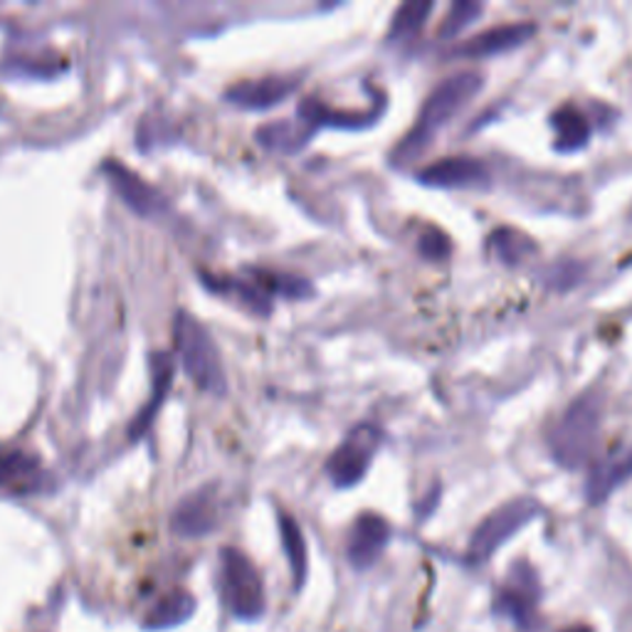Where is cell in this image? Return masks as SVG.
<instances>
[{
    "instance_id": "6da1fadb",
    "label": "cell",
    "mask_w": 632,
    "mask_h": 632,
    "mask_svg": "<svg viewBox=\"0 0 632 632\" xmlns=\"http://www.w3.org/2000/svg\"><path fill=\"white\" fill-rule=\"evenodd\" d=\"M482 85H484L482 75L472 73V69L457 73L453 77H447L443 85H437L433 89V95L425 99L415 127L407 131L405 139L401 141V146L395 149L393 159L403 163V161H413L415 156H421L423 151L431 146V141L435 139L437 131H440L447 121L455 119L467 105H470V101L479 95Z\"/></svg>"
},
{
    "instance_id": "7a4b0ae2",
    "label": "cell",
    "mask_w": 632,
    "mask_h": 632,
    "mask_svg": "<svg viewBox=\"0 0 632 632\" xmlns=\"http://www.w3.org/2000/svg\"><path fill=\"white\" fill-rule=\"evenodd\" d=\"M600 423H603V395L590 391L576 397L548 433L554 460L566 470L584 467L596 450Z\"/></svg>"
},
{
    "instance_id": "3957f363",
    "label": "cell",
    "mask_w": 632,
    "mask_h": 632,
    "mask_svg": "<svg viewBox=\"0 0 632 632\" xmlns=\"http://www.w3.org/2000/svg\"><path fill=\"white\" fill-rule=\"evenodd\" d=\"M173 341H176L183 369H186L190 381L196 383L200 391L218 397L228 393V381L226 371H222L218 346L213 341L210 331L196 316L188 312H178L176 322H173Z\"/></svg>"
},
{
    "instance_id": "277c9868",
    "label": "cell",
    "mask_w": 632,
    "mask_h": 632,
    "mask_svg": "<svg viewBox=\"0 0 632 632\" xmlns=\"http://www.w3.org/2000/svg\"><path fill=\"white\" fill-rule=\"evenodd\" d=\"M220 596L230 613L240 620H258L268 608L260 570L240 548L220 552Z\"/></svg>"
},
{
    "instance_id": "5b68a950",
    "label": "cell",
    "mask_w": 632,
    "mask_h": 632,
    "mask_svg": "<svg viewBox=\"0 0 632 632\" xmlns=\"http://www.w3.org/2000/svg\"><path fill=\"white\" fill-rule=\"evenodd\" d=\"M536 516H542V504L532 497H519L497 506L492 514L482 519V524L475 529L467 546V558L470 564H484L502 548L509 538L522 532L526 524H532Z\"/></svg>"
},
{
    "instance_id": "8992f818",
    "label": "cell",
    "mask_w": 632,
    "mask_h": 632,
    "mask_svg": "<svg viewBox=\"0 0 632 632\" xmlns=\"http://www.w3.org/2000/svg\"><path fill=\"white\" fill-rule=\"evenodd\" d=\"M383 443V433L371 423L356 425L353 431L344 437V443L331 453L329 462H326V475H329L331 484L339 489L356 487L369 472L373 462V455L379 453Z\"/></svg>"
},
{
    "instance_id": "52a82bcc",
    "label": "cell",
    "mask_w": 632,
    "mask_h": 632,
    "mask_svg": "<svg viewBox=\"0 0 632 632\" xmlns=\"http://www.w3.org/2000/svg\"><path fill=\"white\" fill-rule=\"evenodd\" d=\"M538 588L536 570L519 560V564L509 570L504 586L497 590L492 610L497 615L509 618L519 628H532L536 623V608H538Z\"/></svg>"
},
{
    "instance_id": "ba28073f",
    "label": "cell",
    "mask_w": 632,
    "mask_h": 632,
    "mask_svg": "<svg viewBox=\"0 0 632 632\" xmlns=\"http://www.w3.org/2000/svg\"><path fill=\"white\" fill-rule=\"evenodd\" d=\"M105 173H107V181L111 183V188L117 190V196L124 200V206L134 210L137 216L159 218L168 213L166 196H163L156 186H151V183L141 178L134 168H129L124 166V163L109 159L105 163Z\"/></svg>"
},
{
    "instance_id": "9c48e42d",
    "label": "cell",
    "mask_w": 632,
    "mask_h": 632,
    "mask_svg": "<svg viewBox=\"0 0 632 632\" xmlns=\"http://www.w3.org/2000/svg\"><path fill=\"white\" fill-rule=\"evenodd\" d=\"M220 524V502H218V489L216 484H206L183 497L178 506L173 509L171 529L178 536L198 538L208 536Z\"/></svg>"
},
{
    "instance_id": "30bf717a",
    "label": "cell",
    "mask_w": 632,
    "mask_h": 632,
    "mask_svg": "<svg viewBox=\"0 0 632 632\" xmlns=\"http://www.w3.org/2000/svg\"><path fill=\"white\" fill-rule=\"evenodd\" d=\"M391 542V524L373 512H363L356 519L349 538H346V556L356 570L371 568L381 558Z\"/></svg>"
},
{
    "instance_id": "8fae6325",
    "label": "cell",
    "mask_w": 632,
    "mask_h": 632,
    "mask_svg": "<svg viewBox=\"0 0 632 632\" xmlns=\"http://www.w3.org/2000/svg\"><path fill=\"white\" fill-rule=\"evenodd\" d=\"M415 178L433 188H484L489 168L479 159L447 156L415 173Z\"/></svg>"
},
{
    "instance_id": "7c38bea8",
    "label": "cell",
    "mask_w": 632,
    "mask_h": 632,
    "mask_svg": "<svg viewBox=\"0 0 632 632\" xmlns=\"http://www.w3.org/2000/svg\"><path fill=\"white\" fill-rule=\"evenodd\" d=\"M299 77H260L244 79L226 91V101L240 109L262 111L282 105L284 99L299 89Z\"/></svg>"
},
{
    "instance_id": "4fadbf2b",
    "label": "cell",
    "mask_w": 632,
    "mask_h": 632,
    "mask_svg": "<svg viewBox=\"0 0 632 632\" xmlns=\"http://www.w3.org/2000/svg\"><path fill=\"white\" fill-rule=\"evenodd\" d=\"M632 479V445L618 447L598 460L586 479L588 504H603L606 499Z\"/></svg>"
},
{
    "instance_id": "5bb4252c",
    "label": "cell",
    "mask_w": 632,
    "mask_h": 632,
    "mask_svg": "<svg viewBox=\"0 0 632 632\" xmlns=\"http://www.w3.org/2000/svg\"><path fill=\"white\" fill-rule=\"evenodd\" d=\"M536 35L534 23H509V25H497L489 28L484 33H479L475 37L467 40L460 47L455 50V55L460 57H492L509 53V50L522 47Z\"/></svg>"
},
{
    "instance_id": "9a60e30c",
    "label": "cell",
    "mask_w": 632,
    "mask_h": 632,
    "mask_svg": "<svg viewBox=\"0 0 632 632\" xmlns=\"http://www.w3.org/2000/svg\"><path fill=\"white\" fill-rule=\"evenodd\" d=\"M47 487V472L33 453L8 450L0 453V489L13 494L40 492Z\"/></svg>"
},
{
    "instance_id": "2e32d148",
    "label": "cell",
    "mask_w": 632,
    "mask_h": 632,
    "mask_svg": "<svg viewBox=\"0 0 632 632\" xmlns=\"http://www.w3.org/2000/svg\"><path fill=\"white\" fill-rule=\"evenodd\" d=\"M173 359L171 353H154L151 356V401L141 407L139 415L134 417V423L129 425V440L137 443L141 437L146 435V431L151 427V423L156 421V413L159 407L166 401V395L173 385Z\"/></svg>"
},
{
    "instance_id": "e0dca14e",
    "label": "cell",
    "mask_w": 632,
    "mask_h": 632,
    "mask_svg": "<svg viewBox=\"0 0 632 632\" xmlns=\"http://www.w3.org/2000/svg\"><path fill=\"white\" fill-rule=\"evenodd\" d=\"M203 282H206V287H210L213 292L228 294V297H232V299H240L244 307L254 314L268 316L272 312V294L268 292V287H264L258 277H254V274L250 280L248 277H220V280H216L213 274H203Z\"/></svg>"
},
{
    "instance_id": "ac0fdd59",
    "label": "cell",
    "mask_w": 632,
    "mask_h": 632,
    "mask_svg": "<svg viewBox=\"0 0 632 632\" xmlns=\"http://www.w3.org/2000/svg\"><path fill=\"white\" fill-rule=\"evenodd\" d=\"M552 127L556 131V149L566 154L584 149L590 139V121L574 105L558 107L552 115Z\"/></svg>"
},
{
    "instance_id": "d6986e66",
    "label": "cell",
    "mask_w": 632,
    "mask_h": 632,
    "mask_svg": "<svg viewBox=\"0 0 632 632\" xmlns=\"http://www.w3.org/2000/svg\"><path fill=\"white\" fill-rule=\"evenodd\" d=\"M196 613V598H193L188 590H171V593L163 596L159 603L146 613V628L149 630H166L176 628L181 623Z\"/></svg>"
},
{
    "instance_id": "ffe728a7",
    "label": "cell",
    "mask_w": 632,
    "mask_h": 632,
    "mask_svg": "<svg viewBox=\"0 0 632 632\" xmlns=\"http://www.w3.org/2000/svg\"><path fill=\"white\" fill-rule=\"evenodd\" d=\"M277 519H280L282 548H284V556H287L294 586L302 588L304 580H307V544H304L299 524L294 522L287 512H280Z\"/></svg>"
},
{
    "instance_id": "44dd1931",
    "label": "cell",
    "mask_w": 632,
    "mask_h": 632,
    "mask_svg": "<svg viewBox=\"0 0 632 632\" xmlns=\"http://www.w3.org/2000/svg\"><path fill=\"white\" fill-rule=\"evenodd\" d=\"M489 250L494 252V258L499 262L514 268V264H522L532 258L536 252V242L529 238L526 232L516 228H499L489 236Z\"/></svg>"
},
{
    "instance_id": "7402d4cb",
    "label": "cell",
    "mask_w": 632,
    "mask_h": 632,
    "mask_svg": "<svg viewBox=\"0 0 632 632\" xmlns=\"http://www.w3.org/2000/svg\"><path fill=\"white\" fill-rule=\"evenodd\" d=\"M433 13L431 0H411L395 10L389 30V43H403V40L421 33L427 15Z\"/></svg>"
},
{
    "instance_id": "603a6c76",
    "label": "cell",
    "mask_w": 632,
    "mask_h": 632,
    "mask_svg": "<svg viewBox=\"0 0 632 632\" xmlns=\"http://www.w3.org/2000/svg\"><path fill=\"white\" fill-rule=\"evenodd\" d=\"M482 3H477V0H457V3L450 6L447 10V15L440 25V37H455L460 35L462 30L472 23V20L479 18L482 13Z\"/></svg>"
},
{
    "instance_id": "cb8c5ba5",
    "label": "cell",
    "mask_w": 632,
    "mask_h": 632,
    "mask_svg": "<svg viewBox=\"0 0 632 632\" xmlns=\"http://www.w3.org/2000/svg\"><path fill=\"white\" fill-rule=\"evenodd\" d=\"M417 250L427 260H445L453 252V242L440 230H427L421 242H417Z\"/></svg>"
},
{
    "instance_id": "d4e9b609",
    "label": "cell",
    "mask_w": 632,
    "mask_h": 632,
    "mask_svg": "<svg viewBox=\"0 0 632 632\" xmlns=\"http://www.w3.org/2000/svg\"><path fill=\"white\" fill-rule=\"evenodd\" d=\"M564 632H593V630H590L588 625H574V628H568Z\"/></svg>"
}]
</instances>
